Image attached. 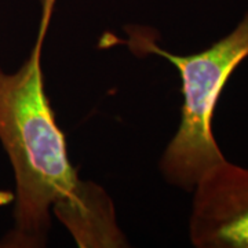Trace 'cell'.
Here are the masks:
<instances>
[{
  "mask_svg": "<svg viewBox=\"0 0 248 248\" xmlns=\"http://www.w3.org/2000/svg\"><path fill=\"white\" fill-rule=\"evenodd\" d=\"M55 3L42 0L37 37L24 63L14 73L0 69V143L16 179L14 228L3 246L45 247L51 210L80 247L122 246L112 203L79 178L45 91L42 51Z\"/></svg>",
  "mask_w": 248,
  "mask_h": 248,
  "instance_id": "obj_1",
  "label": "cell"
},
{
  "mask_svg": "<svg viewBox=\"0 0 248 248\" xmlns=\"http://www.w3.org/2000/svg\"><path fill=\"white\" fill-rule=\"evenodd\" d=\"M130 36L127 45L134 51L157 54L179 72L184 97L181 120L161 156L160 170L169 184L190 192L205 172L226 160L214 137V115L226 83L248 58V11L231 33L189 55L169 53L149 42L145 33Z\"/></svg>",
  "mask_w": 248,
  "mask_h": 248,
  "instance_id": "obj_2",
  "label": "cell"
},
{
  "mask_svg": "<svg viewBox=\"0 0 248 248\" xmlns=\"http://www.w3.org/2000/svg\"><path fill=\"white\" fill-rule=\"evenodd\" d=\"M192 192V244L248 248V169L225 160L205 172Z\"/></svg>",
  "mask_w": 248,
  "mask_h": 248,
  "instance_id": "obj_3",
  "label": "cell"
}]
</instances>
